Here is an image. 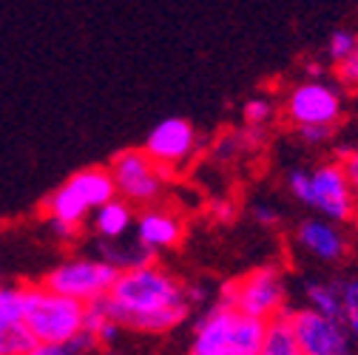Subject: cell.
<instances>
[{
  "label": "cell",
  "mask_w": 358,
  "mask_h": 355,
  "mask_svg": "<svg viewBox=\"0 0 358 355\" xmlns=\"http://www.w3.org/2000/svg\"><path fill=\"white\" fill-rule=\"evenodd\" d=\"M100 355H122V352L114 349V347H100Z\"/></svg>",
  "instance_id": "33"
},
{
  "label": "cell",
  "mask_w": 358,
  "mask_h": 355,
  "mask_svg": "<svg viewBox=\"0 0 358 355\" xmlns=\"http://www.w3.org/2000/svg\"><path fill=\"white\" fill-rule=\"evenodd\" d=\"M69 355H77V352H69Z\"/></svg>",
  "instance_id": "34"
},
{
  "label": "cell",
  "mask_w": 358,
  "mask_h": 355,
  "mask_svg": "<svg viewBox=\"0 0 358 355\" xmlns=\"http://www.w3.org/2000/svg\"><path fill=\"white\" fill-rule=\"evenodd\" d=\"M333 66H336V77H338L341 85H347V88H358V49H355L352 55H347L344 60L333 63Z\"/></svg>",
  "instance_id": "26"
},
{
  "label": "cell",
  "mask_w": 358,
  "mask_h": 355,
  "mask_svg": "<svg viewBox=\"0 0 358 355\" xmlns=\"http://www.w3.org/2000/svg\"><path fill=\"white\" fill-rule=\"evenodd\" d=\"M304 298L307 307L319 310L324 316L341 319L344 316V287L341 282H327V279H316L304 284Z\"/></svg>",
  "instance_id": "18"
},
{
  "label": "cell",
  "mask_w": 358,
  "mask_h": 355,
  "mask_svg": "<svg viewBox=\"0 0 358 355\" xmlns=\"http://www.w3.org/2000/svg\"><path fill=\"white\" fill-rule=\"evenodd\" d=\"M37 347V338L26 321H0V355H26Z\"/></svg>",
  "instance_id": "19"
},
{
  "label": "cell",
  "mask_w": 358,
  "mask_h": 355,
  "mask_svg": "<svg viewBox=\"0 0 358 355\" xmlns=\"http://www.w3.org/2000/svg\"><path fill=\"white\" fill-rule=\"evenodd\" d=\"M114 196H117V185L108 168H83L71 173L60 188H55L43 208H46L49 219H63L83 228L85 216L94 213L100 205H106Z\"/></svg>",
  "instance_id": "4"
},
{
  "label": "cell",
  "mask_w": 358,
  "mask_h": 355,
  "mask_svg": "<svg viewBox=\"0 0 358 355\" xmlns=\"http://www.w3.org/2000/svg\"><path fill=\"white\" fill-rule=\"evenodd\" d=\"M85 304L63 296L46 284H26L23 296V321L37 338V344H60L66 347L74 335L83 333Z\"/></svg>",
  "instance_id": "3"
},
{
  "label": "cell",
  "mask_w": 358,
  "mask_h": 355,
  "mask_svg": "<svg viewBox=\"0 0 358 355\" xmlns=\"http://www.w3.org/2000/svg\"><path fill=\"white\" fill-rule=\"evenodd\" d=\"M287 191H290V196L296 202L310 208V199H313V173L307 168H293L287 173Z\"/></svg>",
  "instance_id": "24"
},
{
  "label": "cell",
  "mask_w": 358,
  "mask_h": 355,
  "mask_svg": "<svg viewBox=\"0 0 358 355\" xmlns=\"http://www.w3.org/2000/svg\"><path fill=\"white\" fill-rule=\"evenodd\" d=\"M250 216H253V222H256L259 228H276L279 222H282V213L273 205H253Z\"/></svg>",
  "instance_id": "27"
},
{
  "label": "cell",
  "mask_w": 358,
  "mask_h": 355,
  "mask_svg": "<svg viewBox=\"0 0 358 355\" xmlns=\"http://www.w3.org/2000/svg\"><path fill=\"white\" fill-rule=\"evenodd\" d=\"M49 225H52L55 236H57V239H63V242H71V239H77V236H80V225H71V222L49 219Z\"/></svg>",
  "instance_id": "29"
},
{
  "label": "cell",
  "mask_w": 358,
  "mask_h": 355,
  "mask_svg": "<svg viewBox=\"0 0 358 355\" xmlns=\"http://www.w3.org/2000/svg\"><path fill=\"white\" fill-rule=\"evenodd\" d=\"M83 330L97 341V347H114L117 338H120V333H122L125 327L111 316V310H108V304H106V296H103V298H94V301L85 304Z\"/></svg>",
  "instance_id": "15"
},
{
  "label": "cell",
  "mask_w": 358,
  "mask_h": 355,
  "mask_svg": "<svg viewBox=\"0 0 358 355\" xmlns=\"http://www.w3.org/2000/svg\"><path fill=\"white\" fill-rule=\"evenodd\" d=\"M282 114L293 125H338L344 100L336 85L324 80H304L285 94Z\"/></svg>",
  "instance_id": "9"
},
{
  "label": "cell",
  "mask_w": 358,
  "mask_h": 355,
  "mask_svg": "<svg viewBox=\"0 0 358 355\" xmlns=\"http://www.w3.org/2000/svg\"><path fill=\"white\" fill-rule=\"evenodd\" d=\"M219 298L234 304L236 310H242L245 316H253L262 321L273 319L287 310L285 307L287 287H285V276L276 264H264V268H256V270L245 273L242 279L225 284Z\"/></svg>",
  "instance_id": "5"
},
{
  "label": "cell",
  "mask_w": 358,
  "mask_h": 355,
  "mask_svg": "<svg viewBox=\"0 0 358 355\" xmlns=\"http://www.w3.org/2000/svg\"><path fill=\"white\" fill-rule=\"evenodd\" d=\"M117 273L120 270L114 264H108L100 256H74V259H66L63 264H57V268L43 279V284L88 304L94 298L108 296Z\"/></svg>",
  "instance_id": "7"
},
{
  "label": "cell",
  "mask_w": 358,
  "mask_h": 355,
  "mask_svg": "<svg viewBox=\"0 0 358 355\" xmlns=\"http://www.w3.org/2000/svg\"><path fill=\"white\" fill-rule=\"evenodd\" d=\"M259 355H301L296 330L290 324V310H285V313H279L273 319H267Z\"/></svg>",
  "instance_id": "17"
},
{
  "label": "cell",
  "mask_w": 358,
  "mask_h": 355,
  "mask_svg": "<svg viewBox=\"0 0 358 355\" xmlns=\"http://www.w3.org/2000/svg\"><path fill=\"white\" fill-rule=\"evenodd\" d=\"M355 219H358V216H355Z\"/></svg>",
  "instance_id": "35"
},
{
  "label": "cell",
  "mask_w": 358,
  "mask_h": 355,
  "mask_svg": "<svg viewBox=\"0 0 358 355\" xmlns=\"http://www.w3.org/2000/svg\"><path fill=\"white\" fill-rule=\"evenodd\" d=\"M338 159H341V165L347 171V180H350V185H352V191L358 196V145L355 148H344Z\"/></svg>",
  "instance_id": "28"
},
{
  "label": "cell",
  "mask_w": 358,
  "mask_h": 355,
  "mask_svg": "<svg viewBox=\"0 0 358 355\" xmlns=\"http://www.w3.org/2000/svg\"><path fill=\"white\" fill-rule=\"evenodd\" d=\"M264 327H267V321L245 316L242 310L219 298L194 324V338H191L188 355H225V352L259 355Z\"/></svg>",
  "instance_id": "2"
},
{
  "label": "cell",
  "mask_w": 358,
  "mask_h": 355,
  "mask_svg": "<svg viewBox=\"0 0 358 355\" xmlns=\"http://www.w3.org/2000/svg\"><path fill=\"white\" fill-rule=\"evenodd\" d=\"M355 49H358V34L350 31V29H336V31L330 34V40H327V57H330L333 63L344 60V57L352 55Z\"/></svg>",
  "instance_id": "23"
},
{
  "label": "cell",
  "mask_w": 358,
  "mask_h": 355,
  "mask_svg": "<svg viewBox=\"0 0 358 355\" xmlns=\"http://www.w3.org/2000/svg\"><path fill=\"white\" fill-rule=\"evenodd\" d=\"M26 284H0V321H23Z\"/></svg>",
  "instance_id": "20"
},
{
  "label": "cell",
  "mask_w": 358,
  "mask_h": 355,
  "mask_svg": "<svg viewBox=\"0 0 358 355\" xmlns=\"http://www.w3.org/2000/svg\"><path fill=\"white\" fill-rule=\"evenodd\" d=\"M108 171L114 176L117 196H122L134 208L157 205L159 196L165 194L168 173L145 154V148H125V151H120L111 159Z\"/></svg>",
  "instance_id": "6"
},
{
  "label": "cell",
  "mask_w": 358,
  "mask_h": 355,
  "mask_svg": "<svg viewBox=\"0 0 358 355\" xmlns=\"http://www.w3.org/2000/svg\"><path fill=\"white\" fill-rule=\"evenodd\" d=\"M137 222V213H134V205L125 202L122 196H114L108 199L106 205H100L92 216V225L97 231L100 239H120V236H128V231L134 228Z\"/></svg>",
  "instance_id": "14"
},
{
  "label": "cell",
  "mask_w": 358,
  "mask_h": 355,
  "mask_svg": "<svg viewBox=\"0 0 358 355\" xmlns=\"http://www.w3.org/2000/svg\"><path fill=\"white\" fill-rule=\"evenodd\" d=\"M296 245L324 264H338L347 259L350 253V242L341 231L338 222H330V219H304L301 225L296 228Z\"/></svg>",
  "instance_id": "12"
},
{
  "label": "cell",
  "mask_w": 358,
  "mask_h": 355,
  "mask_svg": "<svg viewBox=\"0 0 358 355\" xmlns=\"http://www.w3.org/2000/svg\"><path fill=\"white\" fill-rule=\"evenodd\" d=\"M26 355H69V349L66 347H60V344H37L31 352H26Z\"/></svg>",
  "instance_id": "30"
},
{
  "label": "cell",
  "mask_w": 358,
  "mask_h": 355,
  "mask_svg": "<svg viewBox=\"0 0 358 355\" xmlns=\"http://www.w3.org/2000/svg\"><path fill=\"white\" fill-rule=\"evenodd\" d=\"M324 66L322 63H307V80H322Z\"/></svg>",
  "instance_id": "31"
},
{
  "label": "cell",
  "mask_w": 358,
  "mask_h": 355,
  "mask_svg": "<svg viewBox=\"0 0 358 355\" xmlns=\"http://www.w3.org/2000/svg\"><path fill=\"white\" fill-rule=\"evenodd\" d=\"M106 304L125 330L145 335L176 330L194 310L188 284L154 261L120 270L106 296Z\"/></svg>",
  "instance_id": "1"
},
{
  "label": "cell",
  "mask_w": 358,
  "mask_h": 355,
  "mask_svg": "<svg viewBox=\"0 0 358 355\" xmlns=\"http://www.w3.org/2000/svg\"><path fill=\"white\" fill-rule=\"evenodd\" d=\"M313 173V199L310 208L319 216L338 222V225H347V222H355L358 216V196L347 180V171L341 165V159L336 162H322L310 171Z\"/></svg>",
  "instance_id": "11"
},
{
  "label": "cell",
  "mask_w": 358,
  "mask_h": 355,
  "mask_svg": "<svg viewBox=\"0 0 358 355\" xmlns=\"http://www.w3.org/2000/svg\"><path fill=\"white\" fill-rule=\"evenodd\" d=\"M336 125H296V137L304 145H324L330 143Z\"/></svg>",
  "instance_id": "25"
},
{
  "label": "cell",
  "mask_w": 358,
  "mask_h": 355,
  "mask_svg": "<svg viewBox=\"0 0 358 355\" xmlns=\"http://www.w3.org/2000/svg\"><path fill=\"white\" fill-rule=\"evenodd\" d=\"M290 324L296 330L301 355H355V341L341 319L324 316L313 307L290 310Z\"/></svg>",
  "instance_id": "10"
},
{
  "label": "cell",
  "mask_w": 358,
  "mask_h": 355,
  "mask_svg": "<svg viewBox=\"0 0 358 355\" xmlns=\"http://www.w3.org/2000/svg\"><path fill=\"white\" fill-rule=\"evenodd\" d=\"M242 114H245V122H248V125H253V128H264L267 122L276 117V103H273L271 97H253V100L245 103Z\"/></svg>",
  "instance_id": "22"
},
{
  "label": "cell",
  "mask_w": 358,
  "mask_h": 355,
  "mask_svg": "<svg viewBox=\"0 0 358 355\" xmlns=\"http://www.w3.org/2000/svg\"><path fill=\"white\" fill-rule=\"evenodd\" d=\"M145 154L171 176L185 171L199 157V134L196 128L182 117H168L151 128L145 137Z\"/></svg>",
  "instance_id": "8"
},
{
  "label": "cell",
  "mask_w": 358,
  "mask_h": 355,
  "mask_svg": "<svg viewBox=\"0 0 358 355\" xmlns=\"http://www.w3.org/2000/svg\"><path fill=\"white\" fill-rule=\"evenodd\" d=\"M341 287H344V316H341V321H344V327L350 330V335L358 347V279H347V282H341Z\"/></svg>",
  "instance_id": "21"
},
{
  "label": "cell",
  "mask_w": 358,
  "mask_h": 355,
  "mask_svg": "<svg viewBox=\"0 0 358 355\" xmlns=\"http://www.w3.org/2000/svg\"><path fill=\"white\" fill-rule=\"evenodd\" d=\"M97 256L106 259L108 264H114L117 270H131V268H140V264H148V261L157 259L148 247H143L137 242V236H134V242H125V236H120V239H100Z\"/></svg>",
  "instance_id": "16"
},
{
  "label": "cell",
  "mask_w": 358,
  "mask_h": 355,
  "mask_svg": "<svg viewBox=\"0 0 358 355\" xmlns=\"http://www.w3.org/2000/svg\"><path fill=\"white\" fill-rule=\"evenodd\" d=\"M213 213H216V216H225V219H228L234 210H231V205H216V208H213Z\"/></svg>",
  "instance_id": "32"
},
{
  "label": "cell",
  "mask_w": 358,
  "mask_h": 355,
  "mask_svg": "<svg viewBox=\"0 0 358 355\" xmlns=\"http://www.w3.org/2000/svg\"><path fill=\"white\" fill-rule=\"evenodd\" d=\"M134 236L143 247H148L154 256L162 250H173L185 236V222L179 213L148 205L137 213V222H134Z\"/></svg>",
  "instance_id": "13"
}]
</instances>
